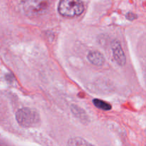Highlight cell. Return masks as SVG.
<instances>
[{"label": "cell", "mask_w": 146, "mask_h": 146, "mask_svg": "<svg viewBox=\"0 0 146 146\" xmlns=\"http://www.w3.org/2000/svg\"><path fill=\"white\" fill-rule=\"evenodd\" d=\"M16 119L21 126L32 128L40 123V117L34 109L29 108H21L16 113Z\"/></svg>", "instance_id": "1"}, {"label": "cell", "mask_w": 146, "mask_h": 146, "mask_svg": "<svg viewBox=\"0 0 146 146\" xmlns=\"http://www.w3.org/2000/svg\"><path fill=\"white\" fill-rule=\"evenodd\" d=\"M58 12L66 17H74L84 12V4L78 0H62L58 7Z\"/></svg>", "instance_id": "2"}, {"label": "cell", "mask_w": 146, "mask_h": 146, "mask_svg": "<svg viewBox=\"0 0 146 146\" xmlns=\"http://www.w3.org/2000/svg\"><path fill=\"white\" fill-rule=\"evenodd\" d=\"M25 12L29 15H41L46 13L49 7L46 1H26L23 2Z\"/></svg>", "instance_id": "3"}, {"label": "cell", "mask_w": 146, "mask_h": 146, "mask_svg": "<svg viewBox=\"0 0 146 146\" xmlns=\"http://www.w3.org/2000/svg\"><path fill=\"white\" fill-rule=\"evenodd\" d=\"M111 48H112L113 55L115 61L117 64L120 66H124L126 62L125 54L123 50L121 43L118 40H113L111 44Z\"/></svg>", "instance_id": "4"}, {"label": "cell", "mask_w": 146, "mask_h": 146, "mask_svg": "<svg viewBox=\"0 0 146 146\" xmlns=\"http://www.w3.org/2000/svg\"><path fill=\"white\" fill-rule=\"evenodd\" d=\"M88 61L95 66H102L104 64L105 59L102 54L98 51H91L87 56Z\"/></svg>", "instance_id": "5"}, {"label": "cell", "mask_w": 146, "mask_h": 146, "mask_svg": "<svg viewBox=\"0 0 146 146\" xmlns=\"http://www.w3.org/2000/svg\"><path fill=\"white\" fill-rule=\"evenodd\" d=\"M66 146H94L85 139L80 137H75V138H70L68 141Z\"/></svg>", "instance_id": "6"}, {"label": "cell", "mask_w": 146, "mask_h": 146, "mask_svg": "<svg viewBox=\"0 0 146 146\" xmlns=\"http://www.w3.org/2000/svg\"><path fill=\"white\" fill-rule=\"evenodd\" d=\"M71 110L74 115L78 118H79L81 121H87L86 115L85 112L81 109V108L78 107L76 105H72L71 107Z\"/></svg>", "instance_id": "7"}, {"label": "cell", "mask_w": 146, "mask_h": 146, "mask_svg": "<svg viewBox=\"0 0 146 146\" xmlns=\"http://www.w3.org/2000/svg\"><path fill=\"white\" fill-rule=\"evenodd\" d=\"M93 103H94V104L95 105L96 107L100 108V109L104 110V111H108V110L111 109V104L106 102V101H102V100L94 99V101H93Z\"/></svg>", "instance_id": "8"}, {"label": "cell", "mask_w": 146, "mask_h": 146, "mask_svg": "<svg viewBox=\"0 0 146 146\" xmlns=\"http://www.w3.org/2000/svg\"><path fill=\"white\" fill-rule=\"evenodd\" d=\"M127 17H128L130 20H133L134 19L136 18V16L134 15V14H132V13H129V14L127 15Z\"/></svg>", "instance_id": "9"}]
</instances>
